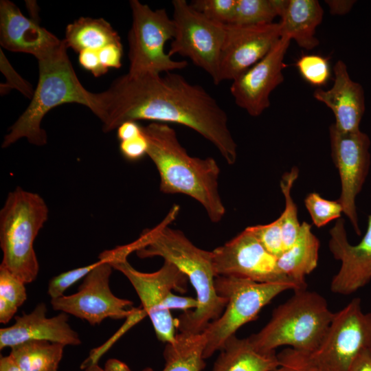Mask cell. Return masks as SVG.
Returning a JSON list of instances; mask_svg holds the SVG:
<instances>
[{"mask_svg": "<svg viewBox=\"0 0 371 371\" xmlns=\"http://www.w3.org/2000/svg\"><path fill=\"white\" fill-rule=\"evenodd\" d=\"M98 117L106 133L126 121L181 124L211 142L229 165L236 161L237 144L226 112L203 87L178 74L127 73L98 93Z\"/></svg>", "mask_w": 371, "mask_h": 371, "instance_id": "obj_1", "label": "cell"}, {"mask_svg": "<svg viewBox=\"0 0 371 371\" xmlns=\"http://www.w3.org/2000/svg\"><path fill=\"white\" fill-rule=\"evenodd\" d=\"M179 211V206L174 205L161 223L145 229L132 245L139 258L161 257L186 275L195 290L199 304L196 308L175 319L176 328L179 332L198 334L221 316L227 300L216 291L212 251L196 247L181 230L168 226Z\"/></svg>", "mask_w": 371, "mask_h": 371, "instance_id": "obj_2", "label": "cell"}, {"mask_svg": "<svg viewBox=\"0 0 371 371\" xmlns=\"http://www.w3.org/2000/svg\"><path fill=\"white\" fill-rule=\"evenodd\" d=\"M142 130L148 144L147 155L160 176V191L193 198L211 222H220L226 210L219 192L221 170L216 160L190 156L169 124L151 122Z\"/></svg>", "mask_w": 371, "mask_h": 371, "instance_id": "obj_3", "label": "cell"}, {"mask_svg": "<svg viewBox=\"0 0 371 371\" xmlns=\"http://www.w3.org/2000/svg\"><path fill=\"white\" fill-rule=\"evenodd\" d=\"M65 46L38 61L37 87L30 104L10 128L1 147L8 148L25 138L30 144H47L46 131L41 127L45 115L52 109L65 103H77L99 113L98 93L87 90L78 80L67 54Z\"/></svg>", "mask_w": 371, "mask_h": 371, "instance_id": "obj_4", "label": "cell"}, {"mask_svg": "<svg viewBox=\"0 0 371 371\" xmlns=\"http://www.w3.org/2000/svg\"><path fill=\"white\" fill-rule=\"evenodd\" d=\"M333 315L326 300L317 292L295 290L289 300L273 309L267 324L248 339L261 352L284 346L313 353L322 342Z\"/></svg>", "mask_w": 371, "mask_h": 371, "instance_id": "obj_5", "label": "cell"}, {"mask_svg": "<svg viewBox=\"0 0 371 371\" xmlns=\"http://www.w3.org/2000/svg\"><path fill=\"white\" fill-rule=\"evenodd\" d=\"M48 214V207L38 194L19 186L9 192L0 211V267L25 284L35 280L38 273L34 242Z\"/></svg>", "mask_w": 371, "mask_h": 371, "instance_id": "obj_6", "label": "cell"}, {"mask_svg": "<svg viewBox=\"0 0 371 371\" xmlns=\"http://www.w3.org/2000/svg\"><path fill=\"white\" fill-rule=\"evenodd\" d=\"M219 296L227 298V305L216 319L202 332L206 339L204 359L220 351L243 325L257 319L262 308L278 295L297 286L292 282H257L247 279L218 276L214 280Z\"/></svg>", "mask_w": 371, "mask_h": 371, "instance_id": "obj_7", "label": "cell"}, {"mask_svg": "<svg viewBox=\"0 0 371 371\" xmlns=\"http://www.w3.org/2000/svg\"><path fill=\"white\" fill-rule=\"evenodd\" d=\"M131 254L126 245L102 251L99 258L107 260L113 269L124 275L137 293L142 307L149 317L157 339L170 343L175 340V319L164 308V302L172 291L185 293L188 277L171 262L164 260L157 271L144 273L135 269L128 262Z\"/></svg>", "mask_w": 371, "mask_h": 371, "instance_id": "obj_8", "label": "cell"}, {"mask_svg": "<svg viewBox=\"0 0 371 371\" xmlns=\"http://www.w3.org/2000/svg\"><path fill=\"white\" fill-rule=\"evenodd\" d=\"M132 24L128 34V74H161L183 69L187 60H175L165 51L175 36V25L164 8L153 10L137 0L129 1Z\"/></svg>", "mask_w": 371, "mask_h": 371, "instance_id": "obj_9", "label": "cell"}, {"mask_svg": "<svg viewBox=\"0 0 371 371\" xmlns=\"http://www.w3.org/2000/svg\"><path fill=\"white\" fill-rule=\"evenodd\" d=\"M175 36L168 54L188 58L203 69L215 85L219 82V62L225 35V25L213 22L186 0H173Z\"/></svg>", "mask_w": 371, "mask_h": 371, "instance_id": "obj_10", "label": "cell"}, {"mask_svg": "<svg viewBox=\"0 0 371 371\" xmlns=\"http://www.w3.org/2000/svg\"><path fill=\"white\" fill-rule=\"evenodd\" d=\"M364 349L371 350V312L364 313L355 297L334 313L322 342L311 355L321 371H348Z\"/></svg>", "mask_w": 371, "mask_h": 371, "instance_id": "obj_11", "label": "cell"}, {"mask_svg": "<svg viewBox=\"0 0 371 371\" xmlns=\"http://www.w3.org/2000/svg\"><path fill=\"white\" fill-rule=\"evenodd\" d=\"M113 267L106 260L99 258L98 265L84 278L78 291L70 295L51 299L52 308L100 324L104 319L127 318L136 309L133 302L115 296L109 286Z\"/></svg>", "mask_w": 371, "mask_h": 371, "instance_id": "obj_12", "label": "cell"}, {"mask_svg": "<svg viewBox=\"0 0 371 371\" xmlns=\"http://www.w3.org/2000/svg\"><path fill=\"white\" fill-rule=\"evenodd\" d=\"M331 156L339 172L341 193L338 201L343 213L349 218L355 232L361 234L356 198L361 191L370 165V140L359 130L342 132L334 124L329 128Z\"/></svg>", "mask_w": 371, "mask_h": 371, "instance_id": "obj_13", "label": "cell"}, {"mask_svg": "<svg viewBox=\"0 0 371 371\" xmlns=\"http://www.w3.org/2000/svg\"><path fill=\"white\" fill-rule=\"evenodd\" d=\"M212 256L216 277H234L262 283L291 282L280 271L278 258L267 251L247 228L212 251Z\"/></svg>", "mask_w": 371, "mask_h": 371, "instance_id": "obj_14", "label": "cell"}, {"mask_svg": "<svg viewBox=\"0 0 371 371\" xmlns=\"http://www.w3.org/2000/svg\"><path fill=\"white\" fill-rule=\"evenodd\" d=\"M219 62V82L234 80L262 59L281 37L279 23L225 25Z\"/></svg>", "mask_w": 371, "mask_h": 371, "instance_id": "obj_15", "label": "cell"}, {"mask_svg": "<svg viewBox=\"0 0 371 371\" xmlns=\"http://www.w3.org/2000/svg\"><path fill=\"white\" fill-rule=\"evenodd\" d=\"M290 41L281 36L262 59L232 81L234 102L249 115L257 117L269 107L271 92L284 81V58Z\"/></svg>", "mask_w": 371, "mask_h": 371, "instance_id": "obj_16", "label": "cell"}, {"mask_svg": "<svg viewBox=\"0 0 371 371\" xmlns=\"http://www.w3.org/2000/svg\"><path fill=\"white\" fill-rule=\"evenodd\" d=\"M329 233V249L334 258L341 262L331 280L330 290L337 294L350 295L371 280V214L364 236L355 245L349 243L341 218L337 220Z\"/></svg>", "mask_w": 371, "mask_h": 371, "instance_id": "obj_17", "label": "cell"}, {"mask_svg": "<svg viewBox=\"0 0 371 371\" xmlns=\"http://www.w3.org/2000/svg\"><path fill=\"white\" fill-rule=\"evenodd\" d=\"M0 43L9 51L30 54L38 60L66 46L63 40L41 26L35 19L25 16L8 0L0 1Z\"/></svg>", "mask_w": 371, "mask_h": 371, "instance_id": "obj_18", "label": "cell"}, {"mask_svg": "<svg viewBox=\"0 0 371 371\" xmlns=\"http://www.w3.org/2000/svg\"><path fill=\"white\" fill-rule=\"evenodd\" d=\"M47 307L38 304L30 313L15 317L13 325L0 329V349L12 348L32 340H45L66 346H78L81 340L68 323V315L61 312L47 317Z\"/></svg>", "mask_w": 371, "mask_h": 371, "instance_id": "obj_19", "label": "cell"}, {"mask_svg": "<svg viewBox=\"0 0 371 371\" xmlns=\"http://www.w3.org/2000/svg\"><path fill=\"white\" fill-rule=\"evenodd\" d=\"M333 72V86L327 90L317 89L313 97L333 111V124L338 130L345 133L358 131L365 111L363 89L350 78L342 60L335 63Z\"/></svg>", "mask_w": 371, "mask_h": 371, "instance_id": "obj_20", "label": "cell"}, {"mask_svg": "<svg viewBox=\"0 0 371 371\" xmlns=\"http://www.w3.org/2000/svg\"><path fill=\"white\" fill-rule=\"evenodd\" d=\"M320 243L306 222L301 224L294 243L277 258L281 273L295 284L298 289H307L306 276L317 266Z\"/></svg>", "mask_w": 371, "mask_h": 371, "instance_id": "obj_21", "label": "cell"}, {"mask_svg": "<svg viewBox=\"0 0 371 371\" xmlns=\"http://www.w3.org/2000/svg\"><path fill=\"white\" fill-rule=\"evenodd\" d=\"M324 10L316 0H288L280 15V34L294 40L302 48L311 50L319 45L315 37Z\"/></svg>", "mask_w": 371, "mask_h": 371, "instance_id": "obj_22", "label": "cell"}, {"mask_svg": "<svg viewBox=\"0 0 371 371\" xmlns=\"http://www.w3.org/2000/svg\"><path fill=\"white\" fill-rule=\"evenodd\" d=\"M279 366L276 351H258L247 338L234 335L225 342L212 371H272Z\"/></svg>", "mask_w": 371, "mask_h": 371, "instance_id": "obj_23", "label": "cell"}, {"mask_svg": "<svg viewBox=\"0 0 371 371\" xmlns=\"http://www.w3.org/2000/svg\"><path fill=\"white\" fill-rule=\"evenodd\" d=\"M67 47L80 53L86 49L98 52L104 46L120 43L118 33L102 18L80 17L67 25L63 40Z\"/></svg>", "mask_w": 371, "mask_h": 371, "instance_id": "obj_24", "label": "cell"}, {"mask_svg": "<svg viewBox=\"0 0 371 371\" xmlns=\"http://www.w3.org/2000/svg\"><path fill=\"white\" fill-rule=\"evenodd\" d=\"M206 339L203 333L179 332L175 340L166 343V361L162 371H201L205 366L203 352Z\"/></svg>", "mask_w": 371, "mask_h": 371, "instance_id": "obj_25", "label": "cell"}, {"mask_svg": "<svg viewBox=\"0 0 371 371\" xmlns=\"http://www.w3.org/2000/svg\"><path fill=\"white\" fill-rule=\"evenodd\" d=\"M65 346L32 340L11 348L10 356L25 371H58Z\"/></svg>", "mask_w": 371, "mask_h": 371, "instance_id": "obj_26", "label": "cell"}, {"mask_svg": "<svg viewBox=\"0 0 371 371\" xmlns=\"http://www.w3.org/2000/svg\"><path fill=\"white\" fill-rule=\"evenodd\" d=\"M298 175V168L293 167L289 172L284 173L280 182L281 191L284 197L285 207L278 219L285 250L294 243L301 227L297 217V205L291 196V189Z\"/></svg>", "mask_w": 371, "mask_h": 371, "instance_id": "obj_27", "label": "cell"}, {"mask_svg": "<svg viewBox=\"0 0 371 371\" xmlns=\"http://www.w3.org/2000/svg\"><path fill=\"white\" fill-rule=\"evenodd\" d=\"M280 0H236L230 24L257 25L273 23L279 16Z\"/></svg>", "mask_w": 371, "mask_h": 371, "instance_id": "obj_28", "label": "cell"}, {"mask_svg": "<svg viewBox=\"0 0 371 371\" xmlns=\"http://www.w3.org/2000/svg\"><path fill=\"white\" fill-rule=\"evenodd\" d=\"M304 204L313 224L317 227L340 218L343 213V207L338 200L326 199L317 192L308 194L304 199Z\"/></svg>", "mask_w": 371, "mask_h": 371, "instance_id": "obj_29", "label": "cell"}, {"mask_svg": "<svg viewBox=\"0 0 371 371\" xmlns=\"http://www.w3.org/2000/svg\"><path fill=\"white\" fill-rule=\"evenodd\" d=\"M296 67L302 77L313 86L326 85L330 77L328 59L319 55H303L297 60Z\"/></svg>", "mask_w": 371, "mask_h": 371, "instance_id": "obj_30", "label": "cell"}, {"mask_svg": "<svg viewBox=\"0 0 371 371\" xmlns=\"http://www.w3.org/2000/svg\"><path fill=\"white\" fill-rule=\"evenodd\" d=\"M236 0H194L191 6L207 19L222 25L230 24Z\"/></svg>", "mask_w": 371, "mask_h": 371, "instance_id": "obj_31", "label": "cell"}, {"mask_svg": "<svg viewBox=\"0 0 371 371\" xmlns=\"http://www.w3.org/2000/svg\"><path fill=\"white\" fill-rule=\"evenodd\" d=\"M270 254L279 257L285 250L278 218L266 225L247 227Z\"/></svg>", "mask_w": 371, "mask_h": 371, "instance_id": "obj_32", "label": "cell"}, {"mask_svg": "<svg viewBox=\"0 0 371 371\" xmlns=\"http://www.w3.org/2000/svg\"><path fill=\"white\" fill-rule=\"evenodd\" d=\"M278 358L279 366L272 371H321L308 352L286 348Z\"/></svg>", "mask_w": 371, "mask_h": 371, "instance_id": "obj_33", "label": "cell"}, {"mask_svg": "<svg viewBox=\"0 0 371 371\" xmlns=\"http://www.w3.org/2000/svg\"><path fill=\"white\" fill-rule=\"evenodd\" d=\"M25 283L0 267V298L20 307L27 299Z\"/></svg>", "mask_w": 371, "mask_h": 371, "instance_id": "obj_34", "label": "cell"}, {"mask_svg": "<svg viewBox=\"0 0 371 371\" xmlns=\"http://www.w3.org/2000/svg\"><path fill=\"white\" fill-rule=\"evenodd\" d=\"M98 261L92 264L76 268L60 273L52 278L48 284L47 293L52 299L58 298L71 285L84 278L95 267Z\"/></svg>", "mask_w": 371, "mask_h": 371, "instance_id": "obj_35", "label": "cell"}, {"mask_svg": "<svg viewBox=\"0 0 371 371\" xmlns=\"http://www.w3.org/2000/svg\"><path fill=\"white\" fill-rule=\"evenodd\" d=\"M0 68L7 79V82L1 86V92L7 93L8 90L14 88L28 98H32L34 91L32 85L25 80L11 66L1 49Z\"/></svg>", "mask_w": 371, "mask_h": 371, "instance_id": "obj_36", "label": "cell"}, {"mask_svg": "<svg viewBox=\"0 0 371 371\" xmlns=\"http://www.w3.org/2000/svg\"><path fill=\"white\" fill-rule=\"evenodd\" d=\"M148 141L144 132L131 139L120 142V151L128 161H136L147 155Z\"/></svg>", "mask_w": 371, "mask_h": 371, "instance_id": "obj_37", "label": "cell"}, {"mask_svg": "<svg viewBox=\"0 0 371 371\" xmlns=\"http://www.w3.org/2000/svg\"><path fill=\"white\" fill-rule=\"evenodd\" d=\"M102 65L107 69H119L122 66L123 48L122 43L109 44L98 52Z\"/></svg>", "mask_w": 371, "mask_h": 371, "instance_id": "obj_38", "label": "cell"}, {"mask_svg": "<svg viewBox=\"0 0 371 371\" xmlns=\"http://www.w3.org/2000/svg\"><path fill=\"white\" fill-rule=\"evenodd\" d=\"M78 61L82 67L90 71L95 77H99L108 72L101 63L98 52L86 49L79 53Z\"/></svg>", "mask_w": 371, "mask_h": 371, "instance_id": "obj_39", "label": "cell"}, {"mask_svg": "<svg viewBox=\"0 0 371 371\" xmlns=\"http://www.w3.org/2000/svg\"><path fill=\"white\" fill-rule=\"evenodd\" d=\"M198 304L196 298L179 296L171 293L164 302V308L169 311L171 309H180L186 312L190 308H196Z\"/></svg>", "mask_w": 371, "mask_h": 371, "instance_id": "obj_40", "label": "cell"}, {"mask_svg": "<svg viewBox=\"0 0 371 371\" xmlns=\"http://www.w3.org/2000/svg\"><path fill=\"white\" fill-rule=\"evenodd\" d=\"M142 133V126L135 121L124 122L117 128V137L120 142L131 139Z\"/></svg>", "mask_w": 371, "mask_h": 371, "instance_id": "obj_41", "label": "cell"}, {"mask_svg": "<svg viewBox=\"0 0 371 371\" xmlns=\"http://www.w3.org/2000/svg\"><path fill=\"white\" fill-rule=\"evenodd\" d=\"M348 371H371V350L359 352L352 361Z\"/></svg>", "mask_w": 371, "mask_h": 371, "instance_id": "obj_42", "label": "cell"}, {"mask_svg": "<svg viewBox=\"0 0 371 371\" xmlns=\"http://www.w3.org/2000/svg\"><path fill=\"white\" fill-rule=\"evenodd\" d=\"M330 12L335 15H343L347 14L352 8L355 1L348 0H326Z\"/></svg>", "mask_w": 371, "mask_h": 371, "instance_id": "obj_43", "label": "cell"}, {"mask_svg": "<svg viewBox=\"0 0 371 371\" xmlns=\"http://www.w3.org/2000/svg\"><path fill=\"white\" fill-rule=\"evenodd\" d=\"M18 308L0 298V322L8 323L16 313Z\"/></svg>", "mask_w": 371, "mask_h": 371, "instance_id": "obj_44", "label": "cell"}, {"mask_svg": "<svg viewBox=\"0 0 371 371\" xmlns=\"http://www.w3.org/2000/svg\"><path fill=\"white\" fill-rule=\"evenodd\" d=\"M0 371H25L11 358L10 355L1 357Z\"/></svg>", "mask_w": 371, "mask_h": 371, "instance_id": "obj_45", "label": "cell"}, {"mask_svg": "<svg viewBox=\"0 0 371 371\" xmlns=\"http://www.w3.org/2000/svg\"><path fill=\"white\" fill-rule=\"evenodd\" d=\"M104 370L105 371H131L124 363L115 359L107 361Z\"/></svg>", "mask_w": 371, "mask_h": 371, "instance_id": "obj_46", "label": "cell"}, {"mask_svg": "<svg viewBox=\"0 0 371 371\" xmlns=\"http://www.w3.org/2000/svg\"><path fill=\"white\" fill-rule=\"evenodd\" d=\"M85 371H105L104 369L101 368L98 363H93L89 365L85 368ZM142 371H153L151 368H145Z\"/></svg>", "mask_w": 371, "mask_h": 371, "instance_id": "obj_47", "label": "cell"}]
</instances>
